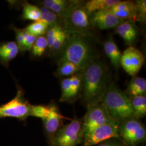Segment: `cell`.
I'll return each mask as SVG.
<instances>
[{"instance_id": "obj_1", "label": "cell", "mask_w": 146, "mask_h": 146, "mask_svg": "<svg viewBox=\"0 0 146 146\" xmlns=\"http://www.w3.org/2000/svg\"><path fill=\"white\" fill-rule=\"evenodd\" d=\"M82 97L87 108L102 102L109 82V72L104 63L94 61L84 70Z\"/></svg>"}, {"instance_id": "obj_2", "label": "cell", "mask_w": 146, "mask_h": 146, "mask_svg": "<svg viewBox=\"0 0 146 146\" xmlns=\"http://www.w3.org/2000/svg\"><path fill=\"white\" fill-rule=\"evenodd\" d=\"M96 58L95 50L87 34H69L58 63L68 61L84 70Z\"/></svg>"}, {"instance_id": "obj_3", "label": "cell", "mask_w": 146, "mask_h": 146, "mask_svg": "<svg viewBox=\"0 0 146 146\" xmlns=\"http://www.w3.org/2000/svg\"><path fill=\"white\" fill-rule=\"evenodd\" d=\"M102 102L110 117L120 123L133 117L129 97L114 82L109 84Z\"/></svg>"}, {"instance_id": "obj_4", "label": "cell", "mask_w": 146, "mask_h": 146, "mask_svg": "<svg viewBox=\"0 0 146 146\" xmlns=\"http://www.w3.org/2000/svg\"><path fill=\"white\" fill-rule=\"evenodd\" d=\"M61 19L69 34H87L92 24L91 16L79 1H74Z\"/></svg>"}, {"instance_id": "obj_5", "label": "cell", "mask_w": 146, "mask_h": 146, "mask_svg": "<svg viewBox=\"0 0 146 146\" xmlns=\"http://www.w3.org/2000/svg\"><path fill=\"white\" fill-rule=\"evenodd\" d=\"M84 136L82 122L74 118L57 131L49 144L51 146H78L82 142Z\"/></svg>"}, {"instance_id": "obj_6", "label": "cell", "mask_w": 146, "mask_h": 146, "mask_svg": "<svg viewBox=\"0 0 146 146\" xmlns=\"http://www.w3.org/2000/svg\"><path fill=\"white\" fill-rule=\"evenodd\" d=\"M118 134L126 146H136L146 140V127L139 120L132 117L120 123Z\"/></svg>"}, {"instance_id": "obj_7", "label": "cell", "mask_w": 146, "mask_h": 146, "mask_svg": "<svg viewBox=\"0 0 146 146\" xmlns=\"http://www.w3.org/2000/svg\"><path fill=\"white\" fill-rule=\"evenodd\" d=\"M31 105L26 99L23 90L18 89L14 99L0 105V119L13 117L25 122L30 116Z\"/></svg>"}, {"instance_id": "obj_8", "label": "cell", "mask_w": 146, "mask_h": 146, "mask_svg": "<svg viewBox=\"0 0 146 146\" xmlns=\"http://www.w3.org/2000/svg\"><path fill=\"white\" fill-rule=\"evenodd\" d=\"M120 123L113 121L97 127L84 135L82 146H96L111 139H119L118 128Z\"/></svg>"}, {"instance_id": "obj_9", "label": "cell", "mask_w": 146, "mask_h": 146, "mask_svg": "<svg viewBox=\"0 0 146 146\" xmlns=\"http://www.w3.org/2000/svg\"><path fill=\"white\" fill-rule=\"evenodd\" d=\"M87 109L82 122L84 135L97 127L114 121L110 117L102 102L93 104Z\"/></svg>"}, {"instance_id": "obj_10", "label": "cell", "mask_w": 146, "mask_h": 146, "mask_svg": "<svg viewBox=\"0 0 146 146\" xmlns=\"http://www.w3.org/2000/svg\"><path fill=\"white\" fill-rule=\"evenodd\" d=\"M145 60L144 54L140 50L130 46L122 54L120 66L126 73L134 77L140 72Z\"/></svg>"}, {"instance_id": "obj_11", "label": "cell", "mask_w": 146, "mask_h": 146, "mask_svg": "<svg viewBox=\"0 0 146 146\" xmlns=\"http://www.w3.org/2000/svg\"><path fill=\"white\" fill-rule=\"evenodd\" d=\"M66 119L67 118L60 113L55 104H52L50 114L47 118L42 120L44 131L49 143L57 131L61 127L63 120Z\"/></svg>"}, {"instance_id": "obj_12", "label": "cell", "mask_w": 146, "mask_h": 146, "mask_svg": "<svg viewBox=\"0 0 146 146\" xmlns=\"http://www.w3.org/2000/svg\"><path fill=\"white\" fill-rule=\"evenodd\" d=\"M124 21L116 17L110 10L96 11L91 16L92 24L101 30L115 28Z\"/></svg>"}, {"instance_id": "obj_13", "label": "cell", "mask_w": 146, "mask_h": 146, "mask_svg": "<svg viewBox=\"0 0 146 146\" xmlns=\"http://www.w3.org/2000/svg\"><path fill=\"white\" fill-rule=\"evenodd\" d=\"M111 13L121 20L135 21L136 8L135 2L131 1H120L110 9Z\"/></svg>"}, {"instance_id": "obj_14", "label": "cell", "mask_w": 146, "mask_h": 146, "mask_svg": "<svg viewBox=\"0 0 146 146\" xmlns=\"http://www.w3.org/2000/svg\"><path fill=\"white\" fill-rule=\"evenodd\" d=\"M115 33L121 37L128 45L135 42L137 36V29L134 21H124L115 28Z\"/></svg>"}, {"instance_id": "obj_15", "label": "cell", "mask_w": 146, "mask_h": 146, "mask_svg": "<svg viewBox=\"0 0 146 146\" xmlns=\"http://www.w3.org/2000/svg\"><path fill=\"white\" fill-rule=\"evenodd\" d=\"M20 51L17 43L14 41L1 43L0 44V63L8 67L9 62L14 60Z\"/></svg>"}, {"instance_id": "obj_16", "label": "cell", "mask_w": 146, "mask_h": 146, "mask_svg": "<svg viewBox=\"0 0 146 146\" xmlns=\"http://www.w3.org/2000/svg\"><path fill=\"white\" fill-rule=\"evenodd\" d=\"M104 43V51L106 55L110 58L112 65L115 68H119L120 66V60L122 53L115 43L113 37L110 36Z\"/></svg>"}, {"instance_id": "obj_17", "label": "cell", "mask_w": 146, "mask_h": 146, "mask_svg": "<svg viewBox=\"0 0 146 146\" xmlns=\"http://www.w3.org/2000/svg\"><path fill=\"white\" fill-rule=\"evenodd\" d=\"M73 2L74 1L66 0H44L43 1L42 5L61 18Z\"/></svg>"}, {"instance_id": "obj_18", "label": "cell", "mask_w": 146, "mask_h": 146, "mask_svg": "<svg viewBox=\"0 0 146 146\" xmlns=\"http://www.w3.org/2000/svg\"><path fill=\"white\" fill-rule=\"evenodd\" d=\"M119 1V0H91L88 1L84 7L91 15L98 11L110 10Z\"/></svg>"}, {"instance_id": "obj_19", "label": "cell", "mask_w": 146, "mask_h": 146, "mask_svg": "<svg viewBox=\"0 0 146 146\" xmlns=\"http://www.w3.org/2000/svg\"><path fill=\"white\" fill-rule=\"evenodd\" d=\"M127 94L129 97L145 95L146 93V80L145 78L134 76L131 80L127 89Z\"/></svg>"}, {"instance_id": "obj_20", "label": "cell", "mask_w": 146, "mask_h": 146, "mask_svg": "<svg viewBox=\"0 0 146 146\" xmlns=\"http://www.w3.org/2000/svg\"><path fill=\"white\" fill-rule=\"evenodd\" d=\"M133 110V117L140 119L146 114V97L145 95L129 97Z\"/></svg>"}, {"instance_id": "obj_21", "label": "cell", "mask_w": 146, "mask_h": 146, "mask_svg": "<svg viewBox=\"0 0 146 146\" xmlns=\"http://www.w3.org/2000/svg\"><path fill=\"white\" fill-rule=\"evenodd\" d=\"M58 64V67L56 73L58 76L61 77H71L78 72L84 70L78 65L68 61L59 63Z\"/></svg>"}, {"instance_id": "obj_22", "label": "cell", "mask_w": 146, "mask_h": 146, "mask_svg": "<svg viewBox=\"0 0 146 146\" xmlns=\"http://www.w3.org/2000/svg\"><path fill=\"white\" fill-rule=\"evenodd\" d=\"M41 17L40 8L26 2L24 4L21 18L23 20L38 21Z\"/></svg>"}, {"instance_id": "obj_23", "label": "cell", "mask_w": 146, "mask_h": 146, "mask_svg": "<svg viewBox=\"0 0 146 146\" xmlns=\"http://www.w3.org/2000/svg\"><path fill=\"white\" fill-rule=\"evenodd\" d=\"M40 9L41 11L40 21L46 23L49 28L55 25H60L59 19H62L59 16L46 7L42 6Z\"/></svg>"}, {"instance_id": "obj_24", "label": "cell", "mask_w": 146, "mask_h": 146, "mask_svg": "<svg viewBox=\"0 0 146 146\" xmlns=\"http://www.w3.org/2000/svg\"><path fill=\"white\" fill-rule=\"evenodd\" d=\"M48 28L49 27L46 23L38 20L34 22L27 27L25 29L27 32L32 35L39 37L43 36L46 34Z\"/></svg>"}, {"instance_id": "obj_25", "label": "cell", "mask_w": 146, "mask_h": 146, "mask_svg": "<svg viewBox=\"0 0 146 146\" xmlns=\"http://www.w3.org/2000/svg\"><path fill=\"white\" fill-rule=\"evenodd\" d=\"M52 104L49 105H31L30 116L45 119L50 114L52 110Z\"/></svg>"}, {"instance_id": "obj_26", "label": "cell", "mask_w": 146, "mask_h": 146, "mask_svg": "<svg viewBox=\"0 0 146 146\" xmlns=\"http://www.w3.org/2000/svg\"><path fill=\"white\" fill-rule=\"evenodd\" d=\"M61 96L60 101L61 102H70L72 101L70 78H63L61 83Z\"/></svg>"}, {"instance_id": "obj_27", "label": "cell", "mask_w": 146, "mask_h": 146, "mask_svg": "<svg viewBox=\"0 0 146 146\" xmlns=\"http://www.w3.org/2000/svg\"><path fill=\"white\" fill-rule=\"evenodd\" d=\"M47 47L48 43L46 37L44 36L37 37L31 48V53L34 56H41L45 52Z\"/></svg>"}, {"instance_id": "obj_28", "label": "cell", "mask_w": 146, "mask_h": 146, "mask_svg": "<svg viewBox=\"0 0 146 146\" xmlns=\"http://www.w3.org/2000/svg\"><path fill=\"white\" fill-rule=\"evenodd\" d=\"M70 78L72 89V101H73L78 96L79 92L82 88V74L77 73L70 77Z\"/></svg>"}, {"instance_id": "obj_29", "label": "cell", "mask_w": 146, "mask_h": 146, "mask_svg": "<svg viewBox=\"0 0 146 146\" xmlns=\"http://www.w3.org/2000/svg\"><path fill=\"white\" fill-rule=\"evenodd\" d=\"M136 8V20L145 22L146 19V1L137 0L135 2Z\"/></svg>"}, {"instance_id": "obj_30", "label": "cell", "mask_w": 146, "mask_h": 146, "mask_svg": "<svg viewBox=\"0 0 146 146\" xmlns=\"http://www.w3.org/2000/svg\"><path fill=\"white\" fill-rule=\"evenodd\" d=\"M36 38L37 37L30 34L24 29V41L22 52L31 50Z\"/></svg>"}, {"instance_id": "obj_31", "label": "cell", "mask_w": 146, "mask_h": 146, "mask_svg": "<svg viewBox=\"0 0 146 146\" xmlns=\"http://www.w3.org/2000/svg\"><path fill=\"white\" fill-rule=\"evenodd\" d=\"M11 29L14 31L15 34L16 43L21 52L23 51V41H24V29L17 28L14 26H12Z\"/></svg>"}, {"instance_id": "obj_32", "label": "cell", "mask_w": 146, "mask_h": 146, "mask_svg": "<svg viewBox=\"0 0 146 146\" xmlns=\"http://www.w3.org/2000/svg\"><path fill=\"white\" fill-rule=\"evenodd\" d=\"M122 141L119 139H111L104 141L96 146H123Z\"/></svg>"}, {"instance_id": "obj_33", "label": "cell", "mask_w": 146, "mask_h": 146, "mask_svg": "<svg viewBox=\"0 0 146 146\" xmlns=\"http://www.w3.org/2000/svg\"></svg>"}]
</instances>
